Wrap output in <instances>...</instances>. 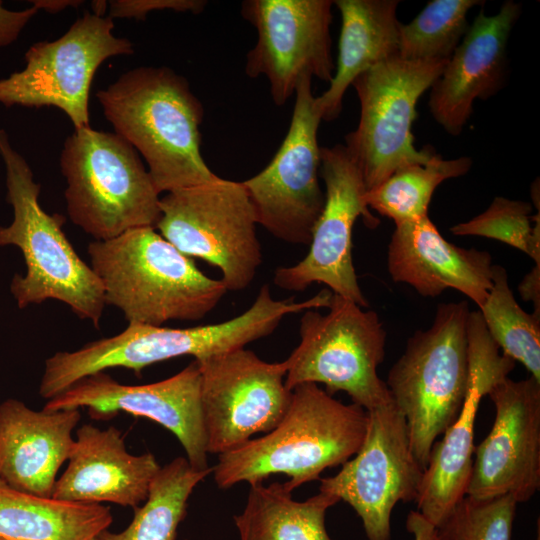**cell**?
Returning <instances> with one entry per match:
<instances>
[{"label":"cell","mask_w":540,"mask_h":540,"mask_svg":"<svg viewBox=\"0 0 540 540\" xmlns=\"http://www.w3.org/2000/svg\"><path fill=\"white\" fill-rule=\"evenodd\" d=\"M321 306L318 295L302 302L293 297L276 300L265 284L246 311L221 323L189 328L128 323L115 336L89 342L75 351H59L46 359L39 390L45 398H53L106 369L122 367L139 375L147 366L180 356L201 361L225 354L272 334L286 315Z\"/></svg>","instance_id":"6da1fadb"},{"label":"cell","mask_w":540,"mask_h":540,"mask_svg":"<svg viewBox=\"0 0 540 540\" xmlns=\"http://www.w3.org/2000/svg\"><path fill=\"white\" fill-rule=\"evenodd\" d=\"M115 133L148 165L161 194L217 177L204 161V109L188 81L168 67H137L96 93Z\"/></svg>","instance_id":"7a4b0ae2"},{"label":"cell","mask_w":540,"mask_h":540,"mask_svg":"<svg viewBox=\"0 0 540 540\" xmlns=\"http://www.w3.org/2000/svg\"><path fill=\"white\" fill-rule=\"evenodd\" d=\"M367 422V411L359 405L334 399L318 384H300L291 391L288 409L274 429L218 455L214 481L227 489L284 474L289 477L284 485L293 492L352 458L363 443Z\"/></svg>","instance_id":"3957f363"},{"label":"cell","mask_w":540,"mask_h":540,"mask_svg":"<svg viewBox=\"0 0 540 540\" xmlns=\"http://www.w3.org/2000/svg\"><path fill=\"white\" fill-rule=\"evenodd\" d=\"M88 254L106 305L117 307L128 323L162 326L170 320L197 321L228 291L154 227L94 240Z\"/></svg>","instance_id":"277c9868"},{"label":"cell","mask_w":540,"mask_h":540,"mask_svg":"<svg viewBox=\"0 0 540 540\" xmlns=\"http://www.w3.org/2000/svg\"><path fill=\"white\" fill-rule=\"evenodd\" d=\"M0 157L6 169V199L14 214L10 225L0 226V246L18 247L26 265L25 274L15 275L10 284L18 307L57 300L98 328L106 305L102 284L63 232L64 217L41 207L40 184L4 129Z\"/></svg>","instance_id":"5b68a950"},{"label":"cell","mask_w":540,"mask_h":540,"mask_svg":"<svg viewBox=\"0 0 540 540\" xmlns=\"http://www.w3.org/2000/svg\"><path fill=\"white\" fill-rule=\"evenodd\" d=\"M60 169L68 216L95 240L155 228L160 193L136 149L118 134L75 129L64 143Z\"/></svg>","instance_id":"8992f818"},{"label":"cell","mask_w":540,"mask_h":540,"mask_svg":"<svg viewBox=\"0 0 540 540\" xmlns=\"http://www.w3.org/2000/svg\"><path fill=\"white\" fill-rule=\"evenodd\" d=\"M469 314L467 301L439 304L432 325L408 339L385 381L424 470L436 439L454 422L467 394Z\"/></svg>","instance_id":"52a82bcc"},{"label":"cell","mask_w":540,"mask_h":540,"mask_svg":"<svg viewBox=\"0 0 540 540\" xmlns=\"http://www.w3.org/2000/svg\"><path fill=\"white\" fill-rule=\"evenodd\" d=\"M329 311H304L300 342L286 363L285 386L321 383L330 395L346 392L366 411L392 402L378 367L385 358L386 332L378 314L333 294Z\"/></svg>","instance_id":"ba28073f"},{"label":"cell","mask_w":540,"mask_h":540,"mask_svg":"<svg viewBox=\"0 0 540 540\" xmlns=\"http://www.w3.org/2000/svg\"><path fill=\"white\" fill-rule=\"evenodd\" d=\"M155 229L188 257L217 267L227 290L248 287L262 263L257 220L242 182L216 177L160 198Z\"/></svg>","instance_id":"9c48e42d"},{"label":"cell","mask_w":540,"mask_h":540,"mask_svg":"<svg viewBox=\"0 0 540 540\" xmlns=\"http://www.w3.org/2000/svg\"><path fill=\"white\" fill-rule=\"evenodd\" d=\"M447 62L395 56L353 81L360 119L356 130L346 136L345 147L359 166L367 191L397 169L425 164L435 154L431 147L416 149L411 128L418 99L440 77Z\"/></svg>","instance_id":"30bf717a"},{"label":"cell","mask_w":540,"mask_h":540,"mask_svg":"<svg viewBox=\"0 0 540 540\" xmlns=\"http://www.w3.org/2000/svg\"><path fill=\"white\" fill-rule=\"evenodd\" d=\"M109 17L85 12L61 37L34 43L25 67L0 80V103L62 110L75 129L89 127L88 101L95 72L110 57L131 55L133 43L113 34Z\"/></svg>","instance_id":"8fae6325"},{"label":"cell","mask_w":540,"mask_h":540,"mask_svg":"<svg viewBox=\"0 0 540 540\" xmlns=\"http://www.w3.org/2000/svg\"><path fill=\"white\" fill-rule=\"evenodd\" d=\"M321 120L312 77L304 75L295 90L293 113L281 146L262 171L242 181L257 224L290 244H310L324 206L317 140Z\"/></svg>","instance_id":"7c38bea8"},{"label":"cell","mask_w":540,"mask_h":540,"mask_svg":"<svg viewBox=\"0 0 540 540\" xmlns=\"http://www.w3.org/2000/svg\"><path fill=\"white\" fill-rule=\"evenodd\" d=\"M367 415L360 449L336 475L320 479L319 492L349 504L368 540H391L392 511L400 501L417 500L424 469L412 452L405 418L393 401Z\"/></svg>","instance_id":"4fadbf2b"},{"label":"cell","mask_w":540,"mask_h":540,"mask_svg":"<svg viewBox=\"0 0 540 540\" xmlns=\"http://www.w3.org/2000/svg\"><path fill=\"white\" fill-rule=\"evenodd\" d=\"M320 174L325 184V201L308 254L295 265L278 267L274 283L295 292L322 283L333 294L367 308L369 304L353 265L352 232L359 217L370 228L379 221L366 204L362 172L345 145L338 144L320 147Z\"/></svg>","instance_id":"5bb4252c"},{"label":"cell","mask_w":540,"mask_h":540,"mask_svg":"<svg viewBox=\"0 0 540 540\" xmlns=\"http://www.w3.org/2000/svg\"><path fill=\"white\" fill-rule=\"evenodd\" d=\"M196 362L208 454L231 451L283 419L291 400L285 361L269 363L241 348Z\"/></svg>","instance_id":"9a60e30c"},{"label":"cell","mask_w":540,"mask_h":540,"mask_svg":"<svg viewBox=\"0 0 540 540\" xmlns=\"http://www.w3.org/2000/svg\"><path fill=\"white\" fill-rule=\"evenodd\" d=\"M330 0H247L241 13L257 30V42L246 56L245 73L269 82L277 106L295 93L302 76L331 82Z\"/></svg>","instance_id":"2e32d148"},{"label":"cell","mask_w":540,"mask_h":540,"mask_svg":"<svg viewBox=\"0 0 540 540\" xmlns=\"http://www.w3.org/2000/svg\"><path fill=\"white\" fill-rule=\"evenodd\" d=\"M84 407L94 419L107 420L121 411L151 419L176 436L192 468H211L201 404V373L195 360L167 379L144 385L121 384L99 372L47 400L43 410Z\"/></svg>","instance_id":"e0dca14e"},{"label":"cell","mask_w":540,"mask_h":540,"mask_svg":"<svg viewBox=\"0 0 540 540\" xmlns=\"http://www.w3.org/2000/svg\"><path fill=\"white\" fill-rule=\"evenodd\" d=\"M487 395L495 418L474 449L466 495L480 500L509 495L527 502L540 489V382L506 377Z\"/></svg>","instance_id":"ac0fdd59"},{"label":"cell","mask_w":540,"mask_h":540,"mask_svg":"<svg viewBox=\"0 0 540 540\" xmlns=\"http://www.w3.org/2000/svg\"><path fill=\"white\" fill-rule=\"evenodd\" d=\"M469 383L454 422L435 442L424 470L417 511L437 529L466 495L474 454V426L480 402L500 380L508 377L515 361L500 354L479 311L468 320Z\"/></svg>","instance_id":"d6986e66"},{"label":"cell","mask_w":540,"mask_h":540,"mask_svg":"<svg viewBox=\"0 0 540 540\" xmlns=\"http://www.w3.org/2000/svg\"><path fill=\"white\" fill-rule=\"evenodd\" d=\"M520 5L506 1L493 16L481 10L432 85L429 108L451 135H459L475 99L495 94L504 80L506 49Z\"/></svg>","instance_id":"ffe728a7"},{"label":"cell","mask_w":540,"mask_h":540,"mask_svg":"<svg viewBox=\"0 0 540 540\" xmlns=\"http://www.w3.org/2000/svg\"><path fill=\"white\" fill-rule=\"evenodd\" d=\"M387 266L394 282L405 283L424 297L452 288L480 308L492 286L489 252L458 247L439 233L428 215L395 225Z\"/></svg>","instance_id":"44dd1931"},{"label":"cell","mask_w":540,"mask_h":540,"mask_svg":"<svg viewBox=\"0 0 540 540\" xmlns=\"http://www.w3.org/2000/svg\"><path fill=\"white\" fill-rule=\"evenodd\" d=\"M161 466L151 453L133 455L115 427L82 425L76 433L68 466L52 497L86 504L110 502L137 507L148 496Z\"/></svg>","instance_id":"7402d4cb"},{"label":"cell","mask_w":540,"mask_h":540,"mask_svg":"<svg viewBox=\"0 0 540 540\" xmlns=\"http://www.w3.org/2000/svg\"><path fill=\"white\" fill-rule=\"evenodd\" d=\"M79 409L35 411L17 399L0 404V482L51 497L57 473L74 445Z\"/></svg>","instance_id":"603a6c76"},{"label":"cell","mask_w":540,"mask_h":540,"mask_svg":"<svg viewBox=\"0 0 540 540\" xmlns=\"http://www.w3.org/2000/svg\"><path fill=\"white\" fill-rule=\"evenodd\" d=\"M341 15L338 59L328 89L316 97L322 120L337 118L348 87L372 66L399 56L398 0H336Z\"/></svg>","instance_id":"cb8c5ba5"},{"label":"cell","mask_w":540,"mask_h":540,"mask_svg":"<svg viewBox=\"0 0 540 540\" xmlns=\"http://www.w3.org/2000/svg\"><path fill=\"white\" fill-rule=\"evenodd\" d=\"M110 508L20 492L0 484V540H93L111 525Z\"/></svg>","instance_id":"d4e9b609"},{"label":"cell","mask_w":540,"mask_h":540,"mask_svg":"<svg viewBox=\"0 0 540 540\" xmlns=\"http://www.w3.org/2000/svg\"><path fill=\"white\" fill-rule=\"evenodd\" d=\"M339 501L323 492L297 501L284 483H257L250 485L246 505L234 522L240 540H331L325 516Z\"/></svg>","instance_id":"484cf974"},{"label":"cell","mask_w":540,"mask_h":540,"mask_svg":"<svg viewBox=\"0 0 540 540\" xmlns=\"http://www.w3.org/2000/svg\"><path fill=\"white\" fill-rule=\"evenodd\" d=\"M211 472L212 468L195 470L186 457L175 458L159 469L127 528L118 533L106 530L99 536L103 540H175L189 497Z\"/></svg>","instance_id":"4316f807"},{"label":"cell","mask_w":540,"mask_h":540,"mask_svg":"<svg viewBox=\"0 0 540 540\" xmlns=\"http://www.w3.org/2000/svg\"><path fill=\"white\" fill-rule=\"evenodd\" d=\"M471 166L469 157L445 160L435 153L425 164L401 167L368 190L366 204L395 225L421 218L427 215L435 189L447 179L466 174Z\"/></svg>","instance_id":"83f0119b"},{"label":"cell","mask_w":540,"mask_h":540,"mask_svg":"<svg viewBox=\"0 0 540 540\" xmlns=\"http://www.w3.org/2000/svg\"><path fill=\"white\" fill-rule=\"evenodd\" d=\"M478 311L503 354L520 362L540 382V317L517 303L502 266L493 265L492 286Z\"/></svg>","instance_id":"f1b7e54d"},{"label":"cell","mask_w":540,"mask_h":540,"mask_svg":"<svg viewBox=\"0 0 540 540\" xmlns=\"http://www.w3.org/2000/svg\"><path fill=\"white\" fill-rule=\"evenodd\" d=\"M478 0H433L408 24L399 25V57L447 61L468 30L467 14Z\"/></svg>","instance_id":"f546056e"},{"label":"cell","mask_w":540,"mask_h":540,"mask_svg":"<svg viewBox=\"0 0 540 540\" xmlns=\"http://www.w3.org/2000/svg\"><path fill=\"white\" fill-rule=\"evenodd\" d=\"M523 201L495 197L487 210L473 219L450 228L457 236H481L501 241L521 250L540 265V221Z\"/></svg>","instance_id":"4dcf8cb0"},{"label":"cell","mask_w":540,"mask_h":540,"mask_svg":"<svg viewBox=\"0 0 540 540\" xmlns=\"http://www.w3.org/2000/svg\"><path fill=\"white\" fill-rule=\"evenodd\" d=\"M517 502L509 495L474 499L465 495L437 529L440 540H511Z\"/></svg>","instance_id":"1f68e13d"},{"label":"cell","mask_w":540,"mask_h":540,"mask_svg":"<svg viewBox=\"0 0 540 540\" xmlns=\"http://www.w3.org/2000/svg\"><path fill=\"white\" fill-rule=\"evenodd\" d=\"M206 5L207 2L203 0H112L108 2V17L145 20L148 13L157 10L198 14Z\"/></svg>","instance_id":"d6a6232c"},{"label":"cell","mask_w":540,"mask_h":540,"mask_svg":"<svg viewBox=\"0 0 540 540\" xmlns=\"http://www.w3.org/2000/svg\"><path fill=\"white\" fill-rule=\"evenodd\" d=\"M39 10L31 6L21 11H11L0 1V47L12 44Z\"/></svg>","instance_id":"836d02e7"},{"label":"cell","mask_w":540,"mask_h":540,"mask_svg":"<svg viewBox=\"0 0 540 540\" xmlns=\"http://www.w3.org/2000/svg\"><path fill=\"white\" fill-rule=\"evenodd\" d=\"M518 290L523 300L533 302L535 308L533 314L540 317V265H535L525 275L518 286Z\"/></svg>","instance_id":"e575fe53"},{"label":"cell","mask_w":540,"mask_h":540,"mask_svg":"<svg viewBox=\"0 0 540 540\" xmlns=\"http://www.w3.org/2000/svg\"><path fill=\"white\" fill-rule=\"evenodd\" d=\"M406 529L413 535L414 540H440L437 528L417 510L409 512L406 519Z\"/></svg>","instance_id":"d590c367"},{"label":"cell","mask_w":540,"mask_h":540,"mask_svg":"<svg viewBox=\"0 0 540 540\" xmlns=\"http://www.w3.org/2000/svg\"><path fill=\"white\" fill-rule=\"evenodd\" d=\"M38 10H44L48 13H58L67 7H78L82 5L80 0H33L30 1Z\"/></svg>","instance_id":"8d00e7d4"},{"label":"cell","mask_w":540,"mask_h":540,"mask_svg":"<svg viewBox=\"0 0 540 540\" xmlns=\"http://www.w3.org/2000/svg\"><path fill=\"white\" fill-rule=\"evenodd\" d=\"M92 13L98 17H105L108 2L104 0H94L91 3Z\"/></svg>","instance_id":"74e56055"},{"label":"cell","mask_w":540,"mask_h":540,"mask_svg":"<svg viewBox=\"0 0 540 540\" xmlns=\"http://www.w3.org/2000/svg\"><path fill=\"white\" fill-rule=\"evenodd\" d=\"M537 540H540V520H537Z\"/></svg>","instance_id":"f35d334b"},{"label":"cell","mask_w":540,"mask_h":540,"mask_svg":"<svg viewBox=\"0 0 540 540\" xmlns=\"http://www.w3.org/2000/svg\"><path fill=\"white\" fill-rule=\"evenodd\" d=\"M93 540H103L100 536L94 538Z\"/></svg>","instance_id":"ab89813d"},{"label":"cell","mask_w":540,"mask_h":540,"mask_svg":"<svg viewBox=\"0 0 540 540\" xmlns=\"http://www.w3.org/2000/svg\"><path fill=\"white\" fill-rule=\"evenodd\" d=\"M0 484H2V483L0 482Z\"/></svg>","instance_id":"60d3db41"}]
</instances>
